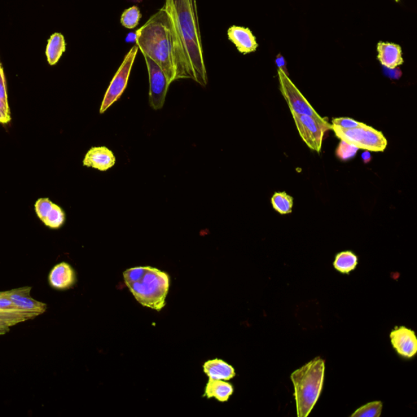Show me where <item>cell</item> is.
<instances>
[{
	"instance_id": "24",
	"label": "cell",
	"mask_w": 417,
	"mask_h": 417,
	"mask_svg": "<svg viewBox=\"0 0 417 417\" xmlns=\"http://www.w3.org/2000/svg\"><path fill=\"white\" fill-rule=\"evenodd\" d=\"M359 149L343 142H341L336 150V156L342 161H348L357 155Z\"/></svg>"
},
{
	"instance_id": "23",
	"label": "cell",
	"mask_w": 417,
	"mask_h": 417,
	"mask_svg": "<svg viewBox=\"0 0 417 417\" xmlns=\"http://www.w3.org/2000/svg\"><path fill=\"white\" fill-rule=\"evenodd\" d=\"M383 405L381 401L367 403L354 412L351 417H379L383 412Z\"/></svg>"
},
{
	"instance_id": "9",
	"label": "cell",
	"mask_w": 417,
	"mask_h": 417,
	"mask_svg": "<svg viewBox=\"0 0 417 417\" xmlns=\"http://www.w3.org/2000/svg\"><path fill=\"white\" fill-rule=\"evenodd\" d=\"M144 57L149 76V104L155 111H158L164 106L170 84L164 72L155 61L146 55Z\"/></svg>"
},
{
	"instance_id": "11",
	"label": "cell",
	"mask_w": 417,
	"mask_h": 417,
	"mask_svg": "<svg viewBox=\"0 0 417 417\" xmlns=\"http://www.w3.org/2000/svg\"><path fill=\"white\" fill-rule=\"evenodd\" d=\"M32 291V287L25 286L11 289V291H6V293L13 302V304L19 310L38 316L45 313L47 304L45 302L35 300L34 298L30 296Z\"/></svg>"
},
{
	"instance_id": "14",
	"label": "cell",
	"mask_w": 417,
	"mask_h": 417,
	"mask_svg": "<svg viewBox=\"0 0 417 417\" xmlns=\"http://www.w3.org/2000/svg\"><path fill=\"white\" fill-rule=\"evenodd\" d=\"M87 168L107 171L116 164V157L113 153L106 147H92L82 162Z\"/></svg>"
},
{
	"instance_id": "31",
	"label": "cell",
	"mask_w": 417,
	"mask_h": 417,
	"mask_svg": "<svg viewBox=\"0 0 417 417\" xmlns=\"http://www.w3.org/2000/svg\"><path fill=\"white\" fill-rule=\"evenodd\" d=\"M10 324L0 320V335H6V333L10 331Z\"/></svg>"
},
{
	"instance_id": "22",
	"label": "cell",
	"mask_w": 417,
	"mask_h": 417,
	"mask_svg": "<svg viewBox=\"0 0 417 417\" xmlns=\"http://www.w3.org/2000/svg\"><path fill=\"white\" fill-rule=\"evenodd\" d=\"M142 16V13L137 6L131 7L122 13L121 24L126 29L133 30L139 25Z\"/></svg>"
},
{
	"instance_id": "25",
	"label": "cell",
	"mask_w": 417,
	"mask_h": 417,
	"mask_svg": "<svg viewBox=\"0 0 417 417\" xmlns=\"http://www.w3.org/2000/svg\"><path fill=\"white\" fill-rule=\"evenodd\" d=\"M54 205V203L48 199H41L36 201L34 205L35 212L37 216L43 222L45 221L47 214L50 212V210Z\"/></svg>"
},
{
	"instance_id": "19",
	"label": "cell",
	"mask_w": 417,
	"mask_h": 417,
	"mask_svg": "<svg viewBox=\"0 0 417 417\" xmlns=\"http://www.w3.org/2000/svg\"><path fill=\"white\" fill-rule=\"evenodd\" d=\"M358 265V257L353 252L343 251L337 254L333 267L342 274H349Z\"/></svg>"
},
{
	"instance_id": "13",
	"label": "cell",
	"mask_w": 417,
	"mask_h": 417,
	"mask_svg": "<svg viewBox=\"0 0 417 417\" xmlns=\"http://www.w3.org/2000/svg\"><path fill=\"white\" fill-rule=\"evenodd\" d=\"M48 282L56 291H67L76 282V271L69 263L60 262L52 267L48 275Z\"/></svg>"
},
{
	"instance_id": "4",
	"label": "cell",
	"mask_w": 417,
	"mask_h": 417,
	"mask_svg": "<svg viewBox=\"0 0 417 417\" xmlns=\"http://www.w3.org/2000/svg\"><path fill=\"white\" fill-rule=\"evenodd\" d=\"M324 372L326 362L316 357L292 373L298 417H307L313 410L322 392Z\"/></svg>"
},
{
	"instance_id": "17",
	"label": "cell",
	"mask_w": 417,
	"mask_h": 417,
	"mask_svg": "<svg viewBox=\"0 0 417 417\" xmlns=\"http://www.w3.org/2000/svg\"><path fill=\"white\" fill-rule=\"evenodd\" d=\"M234 392V388L232 384L225 381L210 379L205 386V396L216 398L219 402H227Z\"/></svg>"
},
{
	"instance_id": "16",
	"label": "cell",
	"mask_w": 417,
	"mask_h": 417,
	"mask_svg": "<svg viewBox=\"0 0 417 417\" xmlns=\"http://www.w3.org/2000/svg\"><path fill=\"white\" fill-rule=\"evenodd\" d=\"M203 368L210 379L229 381L236 376L234 367L218 359L205 363Z\"/></svg>"
},
{
	"instance_id": "2",
	"label": "cell",
	"mask_w": 417,
	"mask_h": 417,
	"mask_svg": "<svg viewBox=\"0 0 417 417\" xmlns=\"http://www.w3.org/2000/svg\"><path fill=\"white\" fill-rule=\"evenodd\" d=\"M135 43L161 69L170 85L181 79L173 28L164 6L135 32Z\"/></svg>"
},
{
	"instance_id": "10",
	"label": "cell",
	"mask_w": 417,
	"mask_h": 417,
	"mask_svg": "<svg viewBox=\"0 0 417 417\" xmlns=\"http://www.w3.org/2000/svg\"><path fill=\"white\" fill-rule=\"evenodd\" d=\"M390 342L401 357L412 359L417 353V337L412 329L396 327L390 335Z\"/></svg>"
},
{
	"instance_id": "5",
	"label": "cell",
	"mask_w": 417,
	"mask_h": 417,
	"mask_svg": "<svg viewBox=\"0 0 417 417\" xmlns=\"http://www.w3.org/2000/svg\"><path fill=\"white\" fill-rule=\"evenodd\" d=\"M331 130L341 142L358 149L368 152H384L387 147V139L383 133L364 124L348 130L332 125Z\"/></svg>"
},
{
	"instance_id": "30",
	"label": "cell",
	"mask_w": 417,
	"mask_h": 417,
	"mask_svg": "<svg viewBox=\"0 0 417 417\" xmlns=\"http://www.w3.org/2000/svg\"><path fill=\"white\" fill-rule=\"evenodd\" d=\"M275 63L276 65H278V69H282V71L289 76L286 63H285L284 58L282 54H280L276 56Z\"/></svg>"
},
{
	"instance_id": "33",
	"label": "cell",
	"mask_w": 417,
	"mask_h": 417,
	"mask_svg": "<svg viewBox=\"0 0 417 417\" xmlns=\"http://www.w3.org/2000/svg\"><path fill=\"white\" fill-rule=\"evenodd\" d=\"M395 1H396L398 3V2H399V0H395Z\"/></svg>"
},
{
	"instance_id": "6",
	"label": "cell",
	"mask_w": 417,
	"mask_h": 417,
	"mask_svg": "<svg viewBox=\"0 0 417 417\" xmlns=\"http://www.w3.org/2000/svg\"><path fill=\"white\" fill-rule=\"evenodd\" d=\"M298 133L307 147L317 153L322 151L324 133L331 130L332 125L327 118L319 120L317 118L291 111Z\"/></svg>"
},
{
	"instance_id": "18",
	"label": "cell",
	"mask_w": 417,
	"mask_h": 417,
	"mask_svg": "<svg viewBox=\"0 0 417 417\" xmlns=\"http://www.w3.org/2000/svg\"><path fill=\"white\" fill-rule=\"evenodd\" d=\"M65 50H67V43H65L63 35L60 33L52 34L50 38L48 39L46 48V56L48 63L50 65H55L58 63Z\"/></svg>"
},
{
	"instance_id": "8",
	"label": "cell",
	"mask_w": 417,
	"mask_h": 417,
	"mask_svg": "<svg viewBox=\"0 0 417 417\" xmlns=\"http://www.w3.org/2000/svg\"><path fill=\"white\" fill-rule=\"evenodd\" d=\"M278 76L280 91H282L291 111L298 114H304V115H309L317 118L319 120H324V117L320 116L315 111L314 108L308 102V100L304 98V95L293 84L291 78L280 69H278Z\"/></svg>"
},
{
	"instance_id": "28",
	"label": "cell",
	"mask_w": 417,
	"mask_h": 417,
	"mask_svg": "<svg viewBox=\"0 0 417 417\" xmlns=\"http://www.w3.org/2000/svg\"><path fill=\"white\" fill-rule=\"evenodd\" d=\"M12 120L10 105L0 100V124H7Z\"/></svg>"
},
{
	"instance_id": "26",
	"label": "cell",
	"mask_w": 417,
	"mask_h": 417,
	"mask_svg": "<svg viewBox=\"0 0 417 417\" xmlns=\"http://www.w3.org/2000/svg\"><path fill=\"white\" fill-rule=\"evenodd\" d=\"M332 125L339 127L341 129H352L354 127L361 126L363 122H359L349 117L333 118Z\"/></svg>"
},
{
	"instance_id": "3",
	"label": "cell",
	"mask_w": 417,
	"mask_h": 417,
	"mask_svg": "<svg viewBox=\"0 0 417 417\" xmlns=\"http://www.w3.org/2000/svg\"><path fill=\"white\" fill-rule=\"evenodd\" d=\"M125 284L143 306L160 311L166 306L170 278L166 272L151 267H137L124 273Z\"/></svg>"
},
{
	"instance_id": "20",
	"label": "cell",
	"mask_w": 417,
	"mask_h": 417,
	"mask_svg": "<svg viewBox=\"0 0 417 417\" xmlns=\"http://www.w3.org/2000/svg\"><path fill=\"white\" fill-rule=\"evenodd\" d=\"M272 207L280 214L292 213L293 199L286 192H275L271 197Z\"/></svg>"
},
{
	"instance_id": "29",
	"label": "cell",
	"mask_w": 417,
	"mask_h": 417,
	"mask_svg": "<svg viewBox=\"0 0 417 417\" xmlns=\"http://www.w3.org/2000/svg\"><path fill=\"white\" fill-rule=\"evenodd\" d=\"M0 100H2L4 103L8 104L5 76H4L1 63H0Z\"/></svg>"
},
{
	"instance_id": "7",
	"label": "cell",
	"mask_w": 417,
	"mask_h": 417,
	"mask_svg": "<svg viewBox=\"0 0 417 417\" xmlns=\"http://www.w3.org/2000/svg\"><path fill=\"white\" fill-rule=\"evenodd\" d=\"M139 47L135 45L131 48L125 56L124 63L118 69L115 76H114L111 84L108 87L106 93L100 106V113H104L111 105L120 99L124 91L128 84L131 69H133L135 57L137 56Z\"/></svg>"
},
{
	"instance_id": "1",
	"label": "cell",
	"mask_w": 417,
	"mask_h": 417,
	"mask_svg": "<svg viewBox=\"0 0 417 417\" xmlns=\"http://www.w3.org/2000/svg\"><path fill=\"white\" fill-rule=\"evenodd\" d=\"M172 25L181 79H192L201 86L208 83L196 0H165Z\"/></svg>"
},
{
	"instance_id": "21",
	"label": "cell",
	"mask_w": 417,
	"mask_h": 417,
	"mask_svg": "<svg viewBox=\"0 0 417 417\" xmlns=\"http://www.w3.org/2000/svg\"><path fill=\"white\" fill-rule=\"evenodd\" d=\"M65 222V214L64 210L54 203L50 212H48L45 221H43L45 225L52 228V229H58L63 227Z\"/></svg>"
},
{
	"instance_id": "15",
	"label": "cell",
	"mask_w": 417,
	"mask_h": 417,
	"mask_svg": "<svg viewBox=\"0 0 417 417\" xmlns=\"http://www.w3.org/2000/svg\"><path fill=\"white\" fill-rule=\"evenodd\" d=\"M376 50L377 60L386 68L394 69L405 63L402 48L395 43L379 42Z\"/></svg>"
},
{
	"instance_id": "12",
	"label": "cell",
	"mask_w": 417,
	"mask_h": 417,
	"mask_svg": "<svg viewBox=\"0 0 417 417\" xmlns=\"http://www.w3.org/2000/svg\"><path fill=\"white\" fill-rule=\"evenodd\" d=\"M227 37L241 54H251L258 47L256 37L249 28L232 25L227 30Z\"/></svg>"
},
{
	"instance_id": "27",
	"label": "cell",
	"mask_w": 417,
	"mask_h": 417,
	"mask_svg": "<svg viewBox=\"0 0 417 417\" xmlns=\"http://www.w3.org/2000/svg\"><path fill=\"white\" fill-rule=\"evenodd\" d=\"M0 311H21L13 304L6 291L0 292Z\"/></svg>"
},
{
	"instance_id": "32",
	"label": "cell",
	"mask_w": 417,
	"mask_h": 417,
	"mask_svg": "<svg viewBox=\"0 0 417 417\" xmlns=\"http://www.w3.org/2000/svg\"><path fill=\"white\" fill-rule=\"evenodd\" d=\"M362 158L365 164H368V161H370L372 159L371 153L368 151L364 152L362 155Z\"/></svg>"
}]
</instances>
